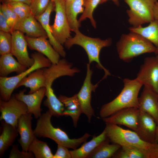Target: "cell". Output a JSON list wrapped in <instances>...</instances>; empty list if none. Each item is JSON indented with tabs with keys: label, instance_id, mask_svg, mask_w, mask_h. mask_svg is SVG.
Listing matches in <instances>:
<instances>
[{
	"label": "cell",
	"instance_id": "obj_1",
	"mask_svg": "<svg viewBox=\"0 0 158 158\" xmlns=\"http://www.w3.org/2000/svg\"><path fill=\"white\" fill-rule=\"evenodd\" d=\"M52 114L48 110L43 113L37 120L34 133L36 137L47 138L54 141L57 145L75 150L86 141L91 136L86 133L78 138H70L67 133L59 128H55L51 121Z\"/></svg>",
	"mask_w": 158,
	"mask_h": 158
},
{
	"label": "cell",
	"instance_id": "obj_2",
	"mask_svg": "<svg viewBox=\"0 0 158 158\" xmlns=\"http://www.w3.org/2000/svg\"><path fill=\"white\" fill-rule=\"evenodd\" d=\"M123 87L114 99L102 106L99 111L101 118L109 116L124 108H138V95L142 84L136 78L123 80Z\"/></svg>",
	"mask_w": 158,
	"mask_h": 158
},
{
	"label": "cell",
	"instance_id": "obj_3",
	"mask_svg": "<svg viewBox=\"0 0 158 158\" xmlns=\"http://www.w3.org/2000/svg\"><path fill=\"white\" fill-rule=\"evenodd\" d=\"M75 35L67 39L64 45L65 47L70 49L74 45L82 47L85 51L88 56L89 62L90 64L93 62L97 63V67L102 70L104 73L102 80L104 79L111 74L109 71L102 64L99 60V54L101 49L103 47L110 46L112 43V39L109 38L102 40L98 38H92L82 34L79 30L76 31Z\"/></svg>",
	"mask_w": 158,
	"mask_h": 158
},
{
	"label": "cell",
	"instance_id": "obj_4",
	"mask_svg": "<svg viewBox=\"0 0 158 158\" xmlns=\"http://www.w3.org/2000/svg\"><path fill=\"white\" fill-rule=\"evenodd\" d=\"M117 51L120 59L126 62L135 57L146 53H154L155 46L141 35L130 32L121 36L116 44Z\"/></svg>",
	"mask_w": 158,
	"mask_h": 158
},
{
	"label": "cell",
	"instance_id": "obj_5",
	"mask_svg": "<svg viewBox=\"0 0 158 158\" xmlns=\"http://www.w3.org/2000/svg\"><path fill=\"white\" fill-rule=\"evenodd\" d=\"M31 57L34 59V63L25 71L15 76L0 77V93L1 99L5 101L8 100L18 83L30 73L39 68L49 67L52 64L47 58L38 52L32 53Z\"/></svg>",
	"mask_w": 158,
	"mask_h": 158
},
{
	"label": "cell",
	"instance_id": "obj_6",
	"mask_svg": "<svg viewBox=\"0 0 158 158\" xmlns=\"http://www.w3.org/2000/svg\"><path fill=\"white\" fill-rule=\"evenodd\" d=\"M104 130L110 142L118 144L121 147L133 146L147 150L152 144L142 140L135 131L124 129L117 125L106 123Z\"/></svg>",
	"mask_w": 158,
	"mask_h": 158
},
{
	"label": "cell",
	"instance_id": "obj_7",
	"mask_svg": "<svg viewBox=\"0 0 158 158\" xmlns=\"http://www.w3.org/2000/svg\"><path fill=\"white\" fill-rule=\"evenodd\" d=\"M130 9L126 11L128 22L133 27L150 23L154 19L153 9L157 0H124Z\"/></svg>",
	"mask_w": 158,
	"mask_h": 158
},
{
	"label": "cell",
	"instance_id": "obj_8",
	"mask_svg": "<svg viewBox=\"0 0 158 158\" xmlns=\"http://www.w3.org/2000/svg\"><path fill=\"white\" fill-rule=\"evenodd\" d=\"M54 4L55 17L54 23L50 25L52 33L57 41L62 45L71 37V29L66 12V2L63 0H52Z\"/></svg>",
	"mask_w": 158,
	"mask_h": 158
},
{
	"label": "cell",
	"instance_id": "obj_9",
	"mask_svg": "<svg viewBox=\"0 0 158 158\" xmlns=\"http://www.w3.org/2000/svg\"><path fill=\"white\" fill-rule=\"evenodd\" d=\"M0 111L1 121L17 127L19 118L28 113V108L25 104L18 100L13 95L7 101L0 98Z\"/></svg>",
	"mask_w": 158,
	"mask_h": 158
},
{
	"label": "cell",
	"instance_id": "obj_10",
	"mask_svg": "<svg viewBox=\"0 0 158 158\" xmlns=\"http://www.w3.org/2000/svg\"><path fill=\"white\" fill-rule=\"evenodd\" d=\"M93 71L90 67V64L87 63L86 66V73L83 84L80 91L77 94L80 102L82 113L87 117L89 122H91L92 117L94 115V111L91 105V93L95 92L99 81L95 85L91 81Z\"/></svg>",
	"mask_w": 158,
	"mask_h": 158
},
{
	"label": "cell",
	"instance_id": "obj_11",
	"mask_svg": "<svg viewBox=\"0 0 158 158\" xmlns=\"http://www.w3.org/2000/svg\"><path fill=\"white\" fill-rule=\"evenodd\" d=\"M136 78L158 94V61L156 56L145 58Z\"/></svg>",
	"mask_w": 158,
	"mask_h": 158
},
{
	"label": "cell",
	"instance_id": "obj_12",
	"mask_svg": "<svg viewBox=\"0 0 158 158\" xmlns=\"http://www.w3.org/2000/svg\"><path fill=\"white\" fill-rule=\"evenodd\" d=\"M140 111L137 108L128 107L122 109L109 116L101 118L106 123L123 125L136 132Z\"/></svg>",
	"mask_w": 158,
	"mask_h": 158
},
{
	"label": "cell",
	"instance_id": "obj_13",
	"mask_svg": "<svg viewBox=\"0 0 158 158\" xmlns=\"http://www.w3.org/2000/svg\"><path fill=\"white\" fill-rule=\"evenodd\" d=\"M11 53L22 64L28 68L34 63L29 56L27 50V42L24 34L18 30L13 31Z\"/></svg>",
	"mask_w": 158,
	"mask_h": 158
},
{
	"label": "cell",
	"instance_id": "obj_14",
	"mask_svg": "<svg viewBox=\"0 0 158 158\" xmlns=\"http://www.w3.org/2000/svg\"><path fill=\"white\" fill-rule=\"evenodd\" d=\"M46 89L40 88L37 91L29 94L25 93L26 89L20 91L15 95L17 99L23 102L27 106L28 113L33 114L36 118H38L42 115L41 104L45 96Z\"/></svg>",
	"mask_w": 158,
	"mask_h": 158
},
{
	"label": "cell",
	"instance_id": "obj_15",
	"mask_svg": "<svg viewBox=\"0 0 158 158\" xmlns=\"http://www.w3.org/2000/svg\"><path fill=\"white\" fill-rule=\"evenodd\" d=\"M140 110L138 126L136 132L144 141L151 144L155 143L157 124L151 116Z\"/></svg>",
	"mask_w": 158,
	"mask_h": 158
},
{
	"label": "cell",
	"instance_id": "obj_16",
	"mask_svg": "<svg viewBox=\"0 0 158 158\" xmlns=\"http://www.w3.org/2000/svg\"><path fill=\"white\" fill-rule=\"evenodd\" d=\"M138 108L151 116L158 124V94L149 87L144 85L138 98Z\"/></svg>",
	"mask_w": 158,
	"mask_h": 158
},
{
	"label": "cell",
	"instance_id": "obj_17",
	"mask_svg": "<svg viewBox=\"0 0 158 158\" xmlns=\"http://www.w3.org/2000/svg\"><path fill=\"white\" fill-rule=\"evenodd\" d=\"M28 47L31 50L37 51L46 56L52 64L57 63L60 55L47 39V37H30L25 36Z\"/></svg>",
	"mask_w": 158,
	"mask_h": 158
},
{
	"label": "cell",
	"instance_id": "obj_18",
	"mask_svg": "<svg viewBox=\"0 0 158 158\" xmlns=\"http://www.w3.org/2000/svg\"><path fill=\"white\" fill-rule=\"evenodd\" d=\"M18 30L30 37H46L47 33L42 25L31 14L19 20L15 24L13 30Z\"/></svg>",
	"mask_w": 158,
	"mask_h": 158
},
{
	"label": "cell",
	"instance_id": "obj_19",
	"mask_svg": "<svg viewBox=\"0 0 158 158\" xmlns=\"http://www.w3.org/2000/svg\"><path fill=\"white\" fill-rule=\"evenodd\" d=\"M27 113L22 115L19 118L17 127L20 138L18 142L24 151H28L29 146L36 137L32 128V115Z\"/></svg>",
	"mask_w": 158,
	"mask_h": 158
},
{
	"label": "cell",
	"instance_id": "obj_20",
	"mask_svg": "<svg viewBox=\"0 0 158 158\" xmlns=\"http://www.w3.org/2000/svg\"><path fill=\"white\" fill-rule=\"evenodd\" d=\"M54 4L51 0L45 11L40 16L36 17L40 22L46 32L48 38L50 43L60 56L64 58L66 56V52L62 45L58 42L53 36L49 25V20L51 13L54 11Z\"/></svg>",
	"mask_w": 158,
	"mask_h": 158
},
{
	"label": "cell",
	"instance_id": "obj_21",
	"mask_svg": "<svg viewBox=\"0 0 158 158\" xmlns=\"http://www.w3.org/2000/svg\"><path fill=\"white\" fill-rule=\"evenodd\" d=\"M58 98L65 107L63 116H70L73 120L74 126L76 127L80 116L82 113L77 94L70 97L60 95Z\"/></svg>",
	"mask_w": 158,
	"mask_h": 158
},
{
	"label": "cell",
	"instance_id": "obj_22",
	"mask_svg": "<svg viewBox=\"0 0 158 158\" xmlns=\"http://www.w3.org/2000/svg\"><path fill=\"white\" fill-rule=\"evenodd\" d=\"M83 0H68L66 2V12L71 31L74 32L81 26V23L77 19L78 15L82 13Z\"/></svg>",
	"mask_w": 158,
	"mask_h": 158
},
{
	"label": "cell",
	"instance_id": "obj_23",
	"mask_svg": "<svg viewBox=\"0 0 158 158\" xmlns=\"http://www.w3.org/2000/svg\"><path fill=\"white\" fill-rule=\"evenodd\" d=\"M107 139L104 129L98 136H94L90 140L84 142L80 147L71 150L72 158H87L99 145Z\"/></svg>",
	"mask_w": 158,
	"mask_h": 158
},
{
	"label": "cell",
	"instance_id": "obj_24",
	"mask_svg": "<svg viewBox=\"0 0 158 158\" xmlns=\"http://www.w3.org/2000/svg\"><path fill=\"white\" fill-rule=\"evenodd\" d=\"M11 53L1 56L0 77H7L10 73L14 72L18 74L28 68L15 59Z\"/></svg>",
	"mask_w": 158,
	"mask_h": 158
},
{
	"label": "cell",
	"instance_id": "obj_25",
	"mask_svg": "<svg viewBox=\"0 0 158 158\" xmlns=\"http://www.w3.org/2000/svg\"><path fill=\"white\" fill-rule=\"evenodd\" d=\"M2 130L0 135V157H2L5 151L13 145L18 135L17 127L1 120Z\"/></svg>",
	"mask_w": 158,
	"mask_h": 158
},
{
	"label": "cell",
	"instance_id": "obj_26",
	"mask_svg": "<svg viewBox=\"0 0 158 158\" xmlns=\"http://www.w3.org/2000/svg\"><path fill=\"white\" fill-rule=\"evenodd\" d=\"M22 86L29 87V94L41 88L45 87V79L42 68L35 70L23 78L17 85L16 88Z\"/></svg>",
	"mask_w": 158,
	"mask_h": 158
},
{
	"label": "cell",
	"instance_id": "obj_27",
	"mask_svg": "<svg viewBox=\"0 0 158 158\" xmlns=\"http://www.w3.org/2000/svg\"><path fill=\"white\" fill-rule=\"evenodd\" d=\"M130 32L138 33L151 42L155 47L154 54H158V21L154 19L146 27L142 25L137 27H130Z\"/></svg>",
	"mask_w": 158,
	"mask_h": 158
},
{
	"label": "cell",
	"instance_id": "obj_28",
	"mask_svg": "<svg viewBox=\"0 0 158 158\" xmlns=\"http://www.w3.org/2000/svg\"><path fill=\"white\" fill-rule=\"evenodd\" d=\"M45 88V96L47 99L44 101V106L48 109L52 116L58 117L63 116L65 109L64 105L56 97L52 87Z\"/></svg>",
	"mask_w": 158,
	"mask_h": 158
},
{
	"label": "cell",
	"instance_id": "obj_29",
	"mask_svg": "<svg viewBox=\"0 0 158 158\" xmlns=\"http://www.w3.org/2000/svg\"><path fill=\"white\" fill-rule=\"evenodd\" d=\"M108 139L99 145L88 156L87 158H109L112 157L121 147L117 144L110 143Z\"/></svg>",
	"mask_w": 158,
	"mask_h": 158
},
{
	"label": "cell",
	"instance_id": "obj_30",
	"mask_svg": "<svg viewBox=\"0 0 158 158\" xmlns=\"http://www.w3.org/2000/svg\"><path fill=\"white\" fill-rule=\"evenodd\" d=\"M28 151L32 152L36 158H53L54 154L47 143L36 137L29 146Z\"/></svg>",
	"mask_w": 158,
	"mask_h": 158
},
{
	"label": "cell",
	"instance_id": "obj_31",
	"mask_svg": "<svg viewBox=\"0 0 158 158\" xmlns=\"http://www.w3.org/2000/svg\"><path fill=\"white\" fill-rule=\"evenodd\" d=\"M115 154L112 158H146L145 151L133 146L121 147Z\"/></svg>",
	"mask_w": 158,
	"mask_h": 158
},
{
	"label": "cell",
	"instance_id": "obj_32",
	"mask_svg": "<svg viewBox=\"0 0 158 158\" xmlns=\"http://www.w3.org/2000/svg\"><path fill=\"white\" fill-rule=\"evenodd\" d=\"M101 0H83L84 10L79 20L81 22L88 18L94 28H96V22L94 19L93 14V11L97 5L100 4Z\"/></svg>",
	"mask_w": 158,
	"mask_h": 158
},
{
	"label": "cell",
	"instance_id": "obj_33",
	"mask_svg": "<svg viewBox=\"0 0 158 158\" xmlns=\"http://www.w3.org/2000/svg\"><path fill=\"white\" fill-rule=\"evenodd\" d=\"M6 4L16 14L19 20L31 14L30 6L26 4L20 2H12Z\"/></svg>",
	"mask_w": 158,
	"mask_h": 158
},
{
	"label": "cell",
	"instance_id": "obj_34",
	"mask_svg": "<svg viewBox=\"0 0 158 158\" xmlns=\"http://www.w3.org/2000/svg\"><path fill=\"white\" fill-rule=\"evenodd\" d=\"M51 0H32L30 5L31 14L37 17L43 13Z\"/></svg>",
	"mask_w": 158,
	"mask_h": 158
},
{
	"label": "cell",
	"instance_id": "obj_35",
	"mask_svg": "<svg viewBox=\"0 0 158 158\" xmlns=\"http://www.w3.org/2000/svg\"><path fill=\"white\" fill-rule=\"evenodd\" d=\"M12 36L11 33L0 31V54L11 53Z\"/></svg>",
	"mask_w": 158,
	"mask_h": 158
},
{
	"label": "cell",
	"instance_id": "obj_36",
	"mask_svg": "<svg viewBox=\"0 0 158 158\" xmlns=\"http://www.w3.org/2000/svg\"><path fill=\"white\" fill-rule=\"evenodd\" d=\"M8 158H33L34 155L30 151H20L17 145H13L12 146Z\"/></svg>",
	"mask_w": 158,
	"mask_h": 158
},
{
	"label": "cell",
	"instance_id": "obj_37",
	"mask_svg": "<svg viewBox=\"0 0 158 158\" xmlns=\"http://www.w3.org/2000/svg\"><path fill=\"white\" fill-rule=\"evenodd\" d=\"M63 146L57 145V149L53 158H72L70 151Z\"/></svg>",
	"mask_w": 158,
	"mask_h": 158
},
{
	"label": "cell",
	"instance_id": "obj_38",
	"mask_svg": "<svg viewBox=\"0 0 158 158\" xmlns=\"http://www.w3.org/2000/svg\"><path fill=\"white\" fill-rule=\"evenodd\" d=\"M0 5L5 10L11 23L13 31L15 24L19 20L16 14L7 6L6 4L2 3V4H1Z\"/></svg>",
	"mask_w": 158,
	"mask_h": 158
},
{
	"label": "cell",
	"instance_id": "obj_39",
	"mask_svg": "<svg viewBox=\"0 0 158 158\" xmlns=\"http://www.w3.org/2000/svg\"><path fill=\"white\" fill-rule=\"evenodd\" d=\"M145 154L146 158H158V142L152 144Z\"/></svg>",
	"mask_w": 158,
	"mask_h": 158
},
{
	"label": "cell",
	"instance_id": "obj_40",
	"mask_svg": "<svg viewBox=\"0 0 158 158\" xmlns=\"http://www.w3.org/2000/svg\"><path fill=\"white\" fill-rule=\"evenodd\" d=\"M0 31L11 33L12 31L9 26L5 18L0 11Z\"/></svg>",
	"mask_w": 158,
	"mask_h": 158
},
{
	"label": "cell",
	"instance_id": "obj_41",
	"mask_svg": "<svg viewBox=\"0 0 158 158\" xmlns=\"http://www.w3.org/2000/svg\"><path fill=\"white\" fill-rule=\"evenodd\" d=\"M32 0H0L2 3L6 4L12 2H20L30 6Z\"/></svg>",
	"mask_w": 158,
	"mask_h": 158
},
{
	"label": "cell",
	"instance_id": "obj_42",
	"mask_svg": "<svg viewBox=\"0 0 158 158\" xmlns=\"http://www.w3.org/2000/svg\"><path fill=\"white\" fill-rule=\"evenodd\" d=\"M153 16L154 19L158 21V1H157L153 9Z\"/></svg>",
	"mask_w": 158,
	"mask_h": 158
},
{
	"label": "cell",
	"instance_id": "obj_43",
	"mask_svg": "<svg viewBox=\"0 0 158 158\" xmlns=\"http://www.w3.org/2000/svg\"><path fill=\"white\" fill-rule=\"evenodd\" d=\"M109 0H101L100 4H102L105 2H106L107 1H108ZM117 6H118L119 5V1L120 0H111Z\"/></svg>",
	"mask_w": 158,
	"mask_h": 158
},
{
	"label": "cell",
	"instance_id": "obj_44",
	"mask_svg": "<svg viewBox=\"0 0 158 158\" xmlns=\"http://www.w3.org/2000/svg\"><path fill=\"white\" fill-rule=\"evenodd\" d=\"M155 140L156 142H158V124L157 125V127L156 130Z\"/></svg>",
	"mask_w": 158,
	"mask_h": 158
},
{
	"label": "cell",
	"instance_id": "obj_45",
	"mask_svg": "<svg viewBox=\"0 0 158 158\" xmlns=\"http://www.w3.org/2000/svg\"><path fill=\"white\" fill-rule=\"evenodd\" d=\"M157 60V61H158V55H157L156 56Z\"/></svg>",
	"mask_w": 158,
	"mask_h": 158
},
{
	"label": "cell",
	"instance_id": "obj_46",
	"mask_svg": "<svg viewBox=\"0 0 158 158\" xmlns=\"http://www.w3.org/2000/svg\"><path fill=\"white\" fill-rule=\"evenodd\" d=\"M63 0L64 1H65V2L66 1H68V0Z\"/></svg>",
	"mask_w": 158,
	"mask_h": 158
}]
</instances>
